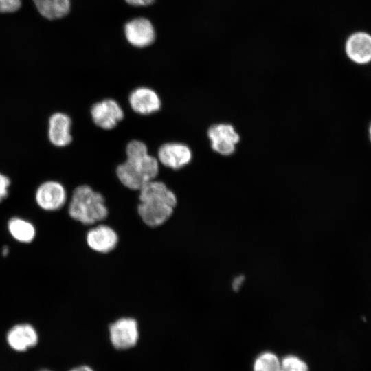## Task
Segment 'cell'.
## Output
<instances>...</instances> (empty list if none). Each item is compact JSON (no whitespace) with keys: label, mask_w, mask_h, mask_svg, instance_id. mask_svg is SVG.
<instances>
[{"label":"cell","mask_w":371,"mask_h":371,"mask_svg":"<svg viewBox=\"0 0 371 371\" xmlns=\"http://www.w3.org/2000/svg\"><path fill=\"white\" fill-rule=\"evenodd\" d=\"M137 198V215L146 226L153 229L166 224L178 205L176 194L165 183L155 179L139 190Z\"/></svg>","instance_id":"obj_1"},{"label":"cell","mask_w":371,"mask_h":371,"mask_svg":"<svg viewBox=\"0 0 371 371\" xmlns=\"http://www.w3.org/2000/svg\"><path fill=\"white\" fill-rule=\"evenodd\" d=\"M126 154V161L116 168L117 179L126 188L139 191L157 177L159 161L148 153L146 145L139 140H132L127 144Z\"/></svg>","instance_id":"obj_2"},{"label":"cell","mask_w":371,"mask_h":371,"mask_svg":"<svg viewBox=\"0 0 371 371\" xmlns=\"http://www.w3.org/2000/svg\"><path fill=\"white\" fill-rule=\"evenodd\" d=\"M67 214L73 221L90 227L104 223L109 217V210L101 192L83 184L74 190L68 204Z\"/></svg>","instance_id":"obj_3"},{"label":"cell","mask_w":371,"mask_h":371,"mask_svg":"<svg viewBox=\"0 0 371 371\" xmlns=\"http://www.w3.org/2000/svg\"><path fill=\"white\" fill-rule=\"evenodd\" d=\"M109 337L112 346L118 350L134 347L139 338L137 319L132 316H122L108 326Z\"/></svg>","instance_id":"obj_4"},{"label":"cell","mask_w":371,"mask_h":371,"mask_svg":"<svg viewBox=\"0 0 371 371\" xmlns=\"http://www.w3.org/2000/svg\"><path fill=\"white\" fill-rule=\"evenodd\" d=\"M120 237L114 227L105 223L89 227L85 233V243L92 251L109 254L117 247Z\"/></svg>","instance_id":"obj_5"},{"label":"cell","mask_w":371,"mask_h":371,"mask_svg":"<svg viewBox=\"0 0 371 371\" xmlns=\"http://www.w3.org/2000/svg\"><path fill=\"white\" fill-rule=\"evenodd\" d=\"M207 136L211 148L222 155H230L236 150V146L240 141V135L229 124H216L207 131Z\"/></svg>","instance_id":"obj_6"},{"label":"cell","mask_w":371,"mask_h":371,"mask_svg":"<svg viewBox=\"0 0 371 371\" xmlns=\"http://www.w3.org/2000/svg\"><path fill=\"white\" fill-rule=\"evenodd\" d=\"M90 113L93 123L104 130L115 128L124 116L123 109L118 102L111 98L93 104Z\"/></svg>","instance_id":"obj_7"},{"label":"cell","mask_w":371,"mask_h":371,"mask_svg":"<svg viewBox=\"0 0 371 371\" xmlns=\"http://www.w3.org/2000/svg\"><path fill=\"white\" fill-rule=\"evenodd\" d=\"M67 192L65 187L56 181H47L38 186L35 194L37 205L43 210L54 212L60 210L66 203Z\"/></svg>","instance_id":"obj_8"},{"label":"cell","mask_w":371,"mask_h":371,"mask_svg":"<svg viewBox=\"0 0 371 371\" xmlns=\"http://www.w3.org/2000/svg\"><path fill=\"white\" fill-rule=\"evenodd\" d=\"M157 157L158 161L164 166L172 170H179L191 161L192 152L185 144L168 142L159 148Z\"/></svg>","instance_id":"obj_9"},{"label":"cell","mask_w":371,"mask_h":371,"mask_svg":"<svg viewBox=\"0 0 371 371\" xmlns=\"http://www.w3.org/2000/svg\"><path fill=\"white\" fill-rule=\"evenodd\" d=\"M124 34L131 45L139 48L151 45L155 39V31L152 23L144 17L128 21L124 26Z\"/></svg>","instance_id":"obj_10"},{"label":"cell","mask_w":371,"mask_h":371,"mask_svg":"<svg viewBox=\"0 0 371 371\" xmlns=\"http://www.w3.org/2000/svg\"><path fill=\"white\" fill-rule=\"evenodd\" d=\"M128 103L133 111L142 115L153 114L157 112L161 106L158 93L146 87L134 89L128 96Z\"/></svg>","instance_id":"obj_11"},{"label":"cell","mask_w":371,"mask_h":371,"mask_svg":"<svg viewBox=\"0 0 371 371\" xmlns=\"http://www.w3.org/2000/svg\"><path fill=\"white\" fill-rule=\"evenodd\" d=\"M345 52L348 58L358 65L371 62V35L363 32L351 34L346 40Z\"/></svg>","instance_id":"obj_12"},{"label":"cell","mask_w":371,"mask_h":371,"mask_svg":"<svg viewBox=\"0 0 371 371\" xmlns=\"http://www.w3.org/2000/svg\"><path fill=\"white\" fill-rule=\"evenodd\" d=\"M6 340L9 346L14 350L25 352L38 344V335L32 324H17L8 330Z\"/></svg>","instance_id":"obj_13"},{"label":"cell","mask_w":371,"mask_h":371,"mask_svg":"<svg viewBox=\"0 0 371 371\" xmlns=\"http://www.w3.org/2000/svg\"><path fill=\"white\" fill-rule=\"evenodd\" d=\"M71 120L65 113L58 112L49 119L48 137L50 142L57 147H65L72 141L71 134Z\"/></svg>","instance_id":"obj_14"},{"label":"cell","mask_w":371,"mask_h":371,"mask_svg":"<svg viewBox=\"0 0 371 371\" xmlns=\"http://www.w3.org/2000/svg\"><path fill=\"white\" fill-rule=\"evenodd\" d=\"M39 13L50 20L65 16L70 11V0H33Z\"/></svg>","instance_id":"obj_15"},{"label":"cell","mask_w":371,"mask_h":371,"mask_svg":"<svg viewBox=\"0 0 371 371\" xmlns=\"http://www.w3.org/2000/svg\"><path fill=\"white\" fill-rule=\"evenodd\" d=\"M8 230L14 240L22 243H31L36 236L34 225L19 217H13L8 221Z\"/></svg>","instance_id":"obj_16"},{"label":"cell","mask_w":371,"mask_h":371,"mask_svg":"<svg viewBox=\"0 0 371 371\" xmlns=\"http://www.w3.org/2000/svg\"><path fill=\"white\" fill-rule=\"evenodd\" d=\"M281 361L276 354L264 352L259 355L254 361L253 371H280Z\"/></svg>","instance_id":"obj_17"},{"label":"cell","mask_w":371,"mask_h":371,"mask_svg":"<svg viewBox=\"0 0 371 371\" xmlns=\"http://www.w3.org/2000/svg\"><path fill=\"white\" fill-rule=\"evenodd\" d=\"M280 361V371H308L306 363L295 355H287Z\"/></svg>","instance_id":"obj_18"},{"label":"cell","mask_w":371,"mask_h":371,"mask_svg":"<svg viewBox=\"0 0 371 371\" xmlns=\"http://www.w3.org/2000/svg\"><path fill=\"white\" fill-rule=\"evenodd\" d=\"M21 6V0H0V13H11Z\"/></svg>","instance_id":"obj_19"},{"label":"cell","mask_w":371,"mask_h":371,"mask_svg":"<svg viewBox=\"0 0 371 371\" xmlns=\"http://www.w3.org/2000/svg\"><path fill=\"white\" fill-rule=\"evenodd\" d=\"M246 281V276L239 273L233 277L231 280L230 287L232 291L237 293L241 290Z\"/></svg>","instance_id":"obj_20"},{"label":"cell","mask_w":371,"mask_h":371,"mask_svg":"<svg viewBox=\"0 0 371 371\" xmlns=\"http://www.w3.org/2000/svg\"><path fill=\"white\" fill-rule=\"evenodd\" d=\"M10 184V181L9 178L0 173V202L7 197Z\"/></svg>","instance_id":"obj_21"},{"label":"cell","mask_w":371,"mask_h":371,"mask_svg":"<svg viewBox=\"0 0 371 371\" xmlns=\"http://www.w3.org/2000/svg\"><path fill=\"white\" fill-rule=\"evenodd\" d=\"M128 4L133 6H148L153 4L155 0H124Z\"/></svg>","instance_id":"obj_22"},{"label":"cell","mask_w":371,"mask_h":371,"mask_svg":"<svg viewBox=\"0 0 371 371\" xmlns=\"http://www.w3.org/2000/svg\"><path fill=\"white\" fill-rule=\"evenodd\" d=\"M69 371H95V370L88 366L82 365V366L73 368L70 369Z\"/></svg>","instance_id":"obj_23"},{"label":"cell","mask_w":371,"mask_h":371,"mask_svg":"<svg viewBox=\"0 0 371 371\" xmlns=\"http://www.w3.org/2000/svg\"><path fill=\"white\" fill-rule=\"evenodd\" d=\"M2 253L3 256H6L8 254V247H4V248L2 250Z\"/></svg>","instance_id":"obj_24"},{"label":"cell","mask_w":371,"mask_h":371,"mask_svg":"<svg viewBox=\"0 0 371 371\" xmlns=\"http://www.w3.org/2000/svg\"><path fill=\"white\" fill-rule=\"evenodd\" d=\"M368 134H369L370 141L371 142V123H370L369 128H368Z\"/></svg>","instance_id":"obj_25"},{"label":"cell","mask_w":371,"mask_h":371,"mask_svg":"<svg viewBox=\"0 0 371 371\" xmlns=\"http://www.w3.org/2000/svg\"><path fill=\"white\" fill-rule=\"evenodd\" d=\"M38 371H52V370H48V369H42V370H40Z\"/></svg>","instance_id":"obj_26"}]
</instances>
